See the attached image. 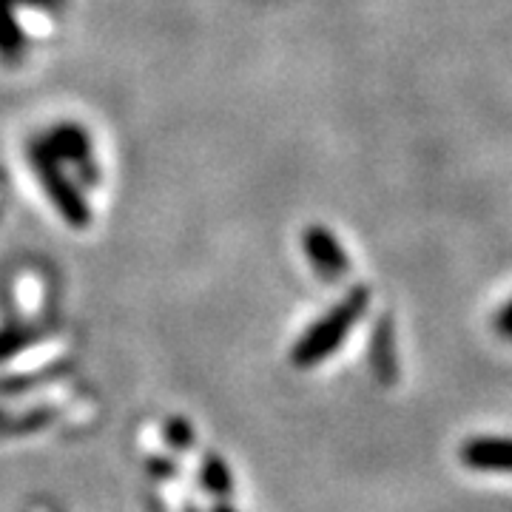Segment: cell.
Wrapping results in <instances>:
<instances>
[{
	"instance_id": "1",
	"label": "cell",
	"mask_w": 512,
	"mask_h": 512,
	"mask_svg": "<svg viewBox=\"0 0 512 512\" xmlns=\"http://www.w3.org/2000/svg\"><path fill=\"white\" fill-rule=\"evenodd\" d=\"M367 305H370V291L367 288H353V291L336 302V308L325 313L316 325H313L296 345H293V365L296 367H316L333 356L342 348V342L348 339V333L356 328V322L365 316Z\"/></svg>"
},
{
	"instance_id": "2",
	"label": "cell",
	"mask_w": 512,
	"mask_h": 512,
	"mask_svg": "<svg viewBox=\"0 0 512 512\" xmlns=\"http://www.w3.org/2000/svg\"><path fill=\"white\" fill-rule=\"evenodd\" d=\"M29 165H32L35 177L43 185L46 197L60 211V217L69 222L72 228H86L92 222V208H89L86 197L80 194V188L66 177L63 163L46 148L43 140L29 143Z\"/></svg>"
},
{
	"instance_id": "3",
	"label": "cell",
	"mask_w": 512,
	"mask_h": 512,
	"mask_svg": "<svg viewBox=\"0 0 512 512\" xmlns=\"http://www.w3.org/2000/svg\"><path fill=\"white\" fill-rule=\"evenodd\" d=\"M46 148L55 154L60 163L77 165L80 174H83V183L94 185L100 177H97V165L92 160V140L83 128L77 123H60L55 126L46 137H40Z\"/></svg>"
},
{
	"instance_id": "4",
	"label": "cell",
	"mask_w": 512,
	"mask_h": 512,
	"mask_svg": "<svg viewBox=\"0 0 512 512\" xmlns=\"http://www.w3.org/2000/svg\"><path fill=\"white\" fill-rule=\"evenodd\" d=\"M302 248H305L311 265L322 279H339V276L348 274V254L328 228H319V225L308 228L302 234Z\"/></svg>"
},
{
	"instance_id": "5",
	"label": "cell",
	"mask_w": 512,
	"mask_h": 512,
	"mask_svg": "<svg viewBox=\"0 0 512 512\" xmlns=\"http://www.w3.org/2000/svg\"><path fill=\"white\" fill-rule=\"evenodd\" d=\"M461 464L476 473H507L510 470V441L501 436H478L464 441Z\"/></svg>"
},
{
	"instance_id": "6",
	"label": "cell",
	"mask_w": 512,
	"mask_h": 512,
	"mask_svg": "<svg viewBox=\"0 0 512 512\" xmlns=\"http://www.w3.org/2000/svg\"><path fill=\"white\" fill-rule=\"evenodd\" d=\"M26 52V35L20 29L15 6L9 0H0V57L6 63H18Z\"/></svg>"
},
{
	"instance_id": "7",
	"label": "cell",
	"mask_w": 512,
	"mask_h": 512,
	"mask_svg": "<svg viewBox=\"0 0 512 512\" xmlns=\"http://www.w3.org/2000/svg\"><path fill=\"white\" fill-rule=\"evenodd\" d=\"M370 350H373L370 359H373L376 373L382 376L384 382H390L393 373H396V356H393V330H390L387 319L379 322V328L373 333V342H370Z\"/></svg>"
},
{
	"instance_id": "8",
	"label": "cell",
	"mask_w": 512,
	"mask_h": 512,
	"mask_svg": "<svg viewBox=\"0 0 512 512\" xmlns=\"http://www.w3.org/2000/svg\"><path fill=\"white\" fill-rule=\"evenodd\" d=\"M200 484L205 493L217 495V501H222V498H228V495H231L234 481H231V473H228V467H225V461H222L220 456H202Z\"/></svg>"
},
{
	"instance_id": "9",
	"label": "cell",
	"mask_w": 512,
	"mask_h": 512,
	"mask_svg": "<svg viewBox=\"0 0 512 512\" xmlns=\"http://www.w3.org/2000/svg\"><path fill=\"white\" fill-rule=\"evenodd\" d=\"M163 439L168 450H174V453H188V450L194 447V441H197V433H194V427H191L188 421L174 416V419H165Z\"/></svg>"
},
{
	"instance_id": "10",
	"label": "cell",
	"mask_w": 512,
	"mask_h": 512,
	"mask_svg": "<svg viewBox=\"0 0 512 512\" xmlns=\"http://www.w3.org/2000/svg\"><path fill=\"white\" fill-rule=\"evenodd\" d=\"M35 342V333L26 328H3L0 330V362H6V359H12V356H18L20 350L26 348V345H32Z\"/></svg>"
},
{
	"instance_id": "11",
	"label": "cell",
	"mask_w": 512,
	"mask_h": 512,
	"mask_svg": "<svg viewBox=\"0 0 512 512\" xmlns=\"http://www.w3.org/2000/svg\"><path fill=\"white\" fill-rule=\"evenodd\" d=\"M12 6H32L40 12H60L63 9V0H9Z\"/></svg>"
},
{
	"instance_id": "12",
	"label": "cell",
	"mask_w": 512,
	"mask_h": 512,
	"mask_svg": "<svg viewBox=\"0 0 512 512\" xmlns=\"http://www.w3.org/2000/svg\"><path fill=\"white\" fill-rule=\"evenodd\" d=\"M510 313H512V308H510V302H507V305L501 308V319H498V328H501V333H504V336H510Z\"/></svg>"
},
{
	"instance_id": "13",
	"label": "cell",
	"mask_w": 512,
	"mask_h": 512,
	"mask_svg": "<svg viewBox=\"0 0 512 512\" xmlns=\"http://www.w3.org/2000/svg\"><path fill=\"white\" fill-rule=\"evenodd\" d=\"M211 512H234V510H231L228 504H222V501H220V504H217V507H214V510H211Z\"/></svg>"
}]
</instances>
